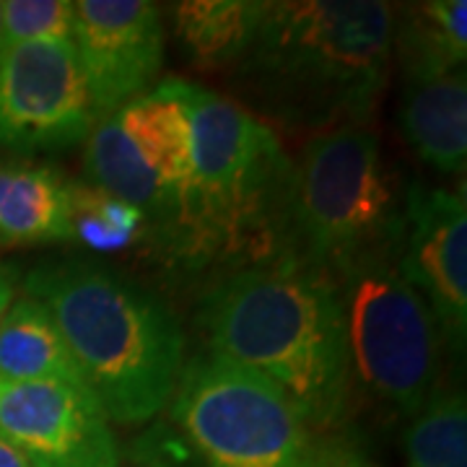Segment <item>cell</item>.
Segmentation results:
<instances>
[{"instance_id":"cell-1","label":"cell","mask_w":467,"mask_h":467,"mask_svg":"<svg viewBox=\"0 0 467 467\" xmlns=\"http://www.w3.org/2000/svg\"><path fill=\"white\" fill-rule=\"evenodd\" d=\"M395 11L379 0L265 3L236 78L285 128L327 133L367 125L382 97Z\"/></svg>"},{"instance_id":"cell-2","label":"cell","mask_w":467,"mask_h":467,"mask_svg":"<svg viewBox=\"0 0 467 467\" xmlns=\"http://www.w3.org/2000/svg\"><path fill=\"white\" fill-rule=\"evenodd\" d=\"M198 325L211 353L273 382L306 426L330 429L350 402V361L333 281L288 260L244 265L208 288Z\"/></svg>"},{"instance_id":"cell-3","label":"cell","mask_w":467,"mask_h":467,"mask_svg":"<svg viewBox=\"0 0 467 467\" xmlns=\"http://www.w3.org/2000/svg\"><path fill=\"white\" fill-rule=\"evenodd\" d=\"M26 291L60 327L104 416L135 426L169 405L184 367V333L167 301L81 257L36 265Z\"/></svg>"},{"instance_id":"cell-4","label":"cell","mask_w":467,"mask_h":467,"mask_svg":"<svg viewBox=\"0 0 467 467\" xmlns=\"http://www.w3.org/2000/svg\"><path fill=\"white\" fill-rule=\"evenodd\" d=\"M192 117V174L169 242L190 263L284 260L294 164L260 117L182 81Z\"/></svg>"},{"instance_id":"cell-5","label":"cell","mask_w":467,"mask_h":467,"mask_svg":"<svg viewBox=\"0 0 467 467\" xmlns=\"http://www.w3.org/2000/svg\"><path fill=\"white\" fill-rule=\"evenodd\" d=\"M400 229V198L368 125H343L304 146L294 164L284 260L330 275L356 257L398 247Z\"/></svg>"},{"instance_id":"cell-6","label":"cell","mask_w":467,"mask_h":467,"mask_svg":"<svg viewBox=\"0 0 467 467\" xmlns=\"http://www.w3.org/2000/svg\"><path fill=\"white\" fill-rule=\"evenodd\" d=\"M398 247L356 257L327 278L343 312L350 377L400 416H416L434 395L441 327L402 278Z\"/></svg>"},{"instance_id":"cell-7","label":"cell","mask_w":467,"mask_h":467,"mask_svg":"<svg viewBox=\"0 0 467 467\" xmlns=\"http://www.w3.org/2000/svg\"><path fill=\"white\" fill-rule=\"evenodd\" d=\"M174 431L205 467H306L309 426L265 377L218 353L184 361L171 392Z\"/></svg>"},{"instance_id":"cell-8","label":"cell","mask_w":467,"mask_h":467,"mask_svg":"<svg viewBox=\"0 0 467 467\" xmlns=\"http://www.w3.org/2000/svg\"><path fill=\"white\" fill-rule=\"evenodd\" d=\"M97 125L70 39L24 42L0 60V146L47 153L84 143Z\"/></svg>"},{"instance_id":"cell-9","label":"cell","mask_w":467,"mask_h":467,"mask_svg":"<svg viewBox=\"0 0 467 467\" xmlns=\"http://www.w3.org/2000/svg\"><path fill=\"white\" fill-rule=\"evenodd\" d=\"M97 119L143 97L164 63L161 14L146 0L73 3V36Z\"/></svg>"},{"instance_id":"cell-10","label":"cell","mask_w":467,"mask_h":467,"mask_svg":"<svg viewBox=\"0 0 467 467\" xmlns=\"http://www.w3.org/2000/svg\"><path fill=\"white\" fill-rule=\"evenodd\" d=\"M0 439L34 467H117L122 454L97 398L66 382L0 384Z\"/></svg>"},{"instance_id":"cell-11","label":"cell","mask_w":467,"mask_h":467,"mask_svg":"<svg viewBox=\"0 0 467 467\" xmlns=\"http://www.w3.org/2000/svg\"><path fill=\"white\" fill-rule=\"evenodd\" d=\"M398 267L431 306L441 335L462 348L467 335V208L462 192L420 182L408 187L402 198Z\"/></svg>"},{"instance_id":"cell-12","label":"cell","mask_w":467,"mask_h":467,"mask_svg":"<svg viewBox=\"0 0 467 467\" xmlns=\"http://www.w3.org/2000/svg\"><path fill=\"white\" fill-rule=\"evenodd\" d=\"M400 128L420 161L444 174H462L467 161L465 67L405 76Z\"/></svg>"},{"instance_id":"cell-13","label":"cell","mask_w":467,"mask_h":467,"mask_svg":"<svg viewBox=\"0 0 467 467\" xmlns=\"http://www.w3.org/2000/svg\"><path fill=\"white\" fill-rule=\"evenodd\" d=\"M115 115L140 159L182 202L192 174V117L182 81H164Z\"/></svg>"},{"instance_id":"cell-14","label":"cell","mask_w":467,"mask_h":467,"mask_svg":"<svg viewBox=\"0 0 467 467\" xmlns=\"http://www.w3.org/2000/svg\"><path fill=\"white\" fill-rule=\"evenodd\" d=\"M84 164L91 187L135 205L149 221H156L164 229L167 239L171 236L180 201L140 159L130 138L119 128L117 115L97 119L86 138Z\"/></svg>"},{"instance_id":"cell-15","label":"cell","mask_w":467,"mask_h":467,"mask_svg":"<svg viewBox=\"0 0 467 467\" xmlns=\"http://www.w3.org/2000/svg\"><path fill=\"white\" fill-rule=\"evenodd\" d=\"M73 239L70 184L52 167L0 164V242L47 244Z\"/></svg>"},{"instance_id":"cell-16","label":"cell","mask_w":467,"mask_h":467,"mask_svg":"<svg viewBox=\"0 0 467 467\" xmlns=\"http://www.w3.org/2000/svg\"><path fill=\"white\" fill-rule=\"evenodd\" d=\"M14 382H66L86 387L60 327L32 296L14 301L0 319V384Z\"/></svg>"},{"instance_id":"cell-17","label":"cell","mask_w":467,"mask_h":467,"mask_svg":"<svg viewBox=\"0 0 467 467\" xmlns=\"http://www.w3.org/2000/svg\"><path fill=\"white\" fill-rule=\"evenodd\" d=\"M265 3L187 0L174 8V32L198 67L236 66L247 52Z\"/></svg>"},{"instance_id":"cell-18","label":"cell","mask_w":467,"mask_h":467,"mask_svg":"<svg viewBox=\"0 0 467 467\" xmlns=\"http://www.w3.org/2000/svg\"><path fill=\"white\" fill-rule=\"evenodd\" d=\"M465 0H431L413 5L395 29L392 55L398 52L402 78L465 67Z\"/></svg>"},{"instance_id":"cell-19","label":"cell","mask_w":467,"mask_h":467,"mask_svg":"<svg viewBox=\"0 0 467 467\" xmlns=\"http://www.w3.org/2000/svg\"><path fill=\"white\" fill-rule=\"evenodd\" d=\"M408 467H467V408L457 389L434 392L405 434Z\"/></svg>"},{"instance_id":"cell-20","label":"cell","mask_w":467,"mask_h":467,"mask_svg":"<svg viewBox=\"0 0 467 467\" xmlns=\"http://www.w3.org/2000/svg\"><path fill=\"white\" fill-rule=\"evenodd\" d=\"M73 201V236L94 252H117L146 236L149 218L135 205L117 201L97 187L70 184Z\"/></svg>"},{"instance_id":"cell-21","label":"cell","mask_w":467,"mask_h":467,"mask_svg":"<svg viewBox=\"0 0 467 467\" xmlns=\"http://www.w3.org/2000/svg\"><path fill=\"white\" fill-rule=\"evenodd\" d=\"M5 50L24 42L70 39L73 3L67 0H5L3 3Z\"/></svg>"},{"instance_id":"cell-22","label":"cell","mask_w":467,"mask_h":467,"mask_svg":"<svg viewBox=\"0 0 467 467\" xmlns=\"http://www.w3.org/2000/svg\"><path fill=\"white\" fill-rule=\"evenodd\" d=\"M187 447L174 429H150L135 441L125 454H119L117 467H187Z\"/></svg>"},{"instance_id":"cell-23","label":"cell","mask_w":467,"mask_h":467,"mask_svg":"<svg viewBox=\"0 0 467 467\" xmlns=\"http://www.w3.org/2000/svg\"><path fill=\"white\" fill-rule=\"evenodd\" d=\"M16 270L8 265H0V319L8 312V306L16 301Z\"/></svg>"},{"instance_id":"cell-24","label":"cell","mask_w":467,"mask_h":467,"mask_svg":"<svg viewBox=\"0 0 467 467\" xmlns=\"http://www.w3.org/2000/svg\"><path fill=\"white\" fill-rule=\"evenodd\" d=\"M306 467H371L367 460L356 457V454H322L312 457Z\"/></svg>"},{"instance_id":"cell-25","label":"cell","mask_w":467,"mask_h":467,"mask_svg":"<svg viewBox=\"0 0 467 467\" xmlns=\"http://www.w3.org/2000/svg\"><path fill=\"white\" fill-rule=\"evenodd\" d=\"M0 467H34L21 451L8 444L5 439H0Z\"/></svg>"},{"instance_id":"cell-26","label":"cell","mask_w":467,"mask_h":467,"mask_svg":"<svg viewBox=\"0 0 467 467\" xmlns=\"http://www.w3.org/2000/svg\"><path fill=\"white\" fill-rule=\"evenodd\" d=\"M3 52H5V34H3V3H0V60H3Z\"/></svg>"}]
</instances>
